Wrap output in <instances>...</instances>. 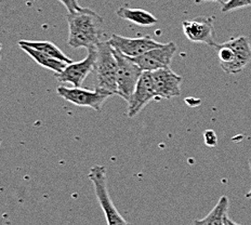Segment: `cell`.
I'll use <instances>...</instances> for the list:
<instances>
[{
  "mask_svg": "<svg viewBox=\"0 0 251 225\" xmlns=\"http://www.w3.org/2000/svg\"><path fill=\"white\" fill-rule=\"evenodd\" d=\"M206 1H213V2H219V3H224L223 0H195V3H201Z\"/></svg>",
  "mask_w": 251,
  "mask_h": 225,
  "instance_id": "20",
  "label": "cell"
},
{
  "mask_svg": "<svg viewBox=\"0 0 251 225\" xmlns=\"http://www.w3.org/2000/svg\"><path fill=\"white\" fill-rule=\"evenodd\" d=\"M18 44H19V46H26V47H29V48L38 50L40 52H43V53H46L52 57H54V59L65 62V63H67V64H72V63H74V61L70 59V57L64 53V52L57 48V47L53 43H50V41L20 40Z\"/></svg>",
  "mask_w": 251,
  "mask_h": 225,
  "instance_id": "16",
  "label": "cell"
},
{
  "mask_svg": "<svg viewBox=\"0 0 251 225\" xmlns=\"http://www.w3.org/2000/svg\"><path fill=\"white\" fill-rule=\"evenodd\" d=\"M98 51L97 48L89 49L88 55L80 62H74L67 65L61 73H55L54 77L60 82L72 83L75 88H81L88 75L94 70Z\"/></svg>",
  "mask_w": 251,
  "mask_h": 225,
  "instance_id": "8",
  "label": "cell"
},
{
  "mask_svg": "<svg viewBox=\"0 0 251 225\" xmlns=\"http://www.w3.org/2000/svg\"><path fill=\"white\" fill-rule=\"evenodd\" d=\"M2 1H4V0H0V2H2Z\"/></svg>",
  "mask_w": 251,
  "mask_h": 225,
  "instance_id": "24",
  "label": "cell"
},
{
  "mask_svg": "<svg viewBox=\"0 0 251 225\" xmlns=\"http://www.w3.org/2000/svg\"><path fill=\"white\" fill-rule=\"evenodd\" d=\"M20 48L24 52H26V54H28L31 59H33L36 63H38L39 65L45 67V69L53 71L54 73H61L67 65H69L65 62L54 59V57H52L46 53H43V52H40L36 49L29 48V47L20 46Z\"/></svg>",
  "mask_w": 251,
  "mask_h": 225,
  "instance_id": "15",
  "label": "cell"
},
{
  "mask_svg": "<svg viewBox=\"0 0 251 225\" xmlns=\"http://www.w3.org/2000/svg\"><path fill=\"white\" fill-rule=\"evenodd\" d=\"M227 210L228 198L227 196H222L210 213H208L203 219L195 220L193 225H226Z\"/></svg>",
  "mask_w": 251,
  "mask_h": 225,
  "instance_id": "14",
  "label": "cell"
},
{
  "mask_svg": "<svg viewBox=\"0 0 251 225\" xmlns=\"http://www.w3.org/2000/svg\"><path fill=\"white\" fill-rule=\"evenodd\" d=\"M176 49V45L170 41L168 44H163L158 48L145 52L142 55L130 57V59L135 64H138L143 72H155L163 69H169Z\"/></svg>",
  "mask_w": 251,
  "mask_h": 225,
  "instance_id": "7",
  "label": "cell"
},
{
  "mask_svg": "<svg viewBox=\"0 0 251 225\" xmlns=\"http://www.w3.org/2000/svg\"><path fill=\"white\" fill-rule=\"evenodd\" d=\"M203 141H205V144L209 146V148H214L218 144L217 133L211 129L206 130L205 133H203Z\"/></svg>",
  "mask_w": 251,
  "mask_h": 225,
  "instance_id": "19",
  "label": "cell"
},
{
  "mask_svg": "<svg viewBox=\"0 0 251 225\" xmlns=\"http://www.w3.org/2000/svg\"><path fill=\"white\" fill-rule=\"evenodd\" d=\"M96 90L117 94V61L108 41H101L97 47Z\"/></svg>",
  "mask_w": 251,
  "mask_h": 225,
  "instance_id": "3",
  "label": "cell"
},
{
  "mask_svg": "<svg viewBox=\"0 0 251 225\" xmlns=\"http://www.w3.org/2000/svg\"><path fill=\"white\" fill-rule=\"evenodd\" d=\"M69 40L73 48H97L101 43L102 25L104 20L93 10L85 8L82 11L67 13Z\"/></svg>",
  "mask_w": 251,
  "mask_h": 225,
  "instance_id": "1",
  "label": "cell"
},
{
  "mask_svg": "<svg viewBox=\"0 0 251 225\" xmlns=\"http://www.w3.org/2000/svg\"><path fill=\"white\" fill-rule=\"evenodd\" d=\"M116 14L118 18L129 21L135 25L142 26V27H150V26L157 23V19L153 14L142 9L120 7L117 9Z\"/></svg>",
  "mask_w": 251,
  "mask_h": 225,
  "instance_id": "13",
  "label": "cell"
},
{
  "mask_svg": "<svg viewBox=\"0 0 251 225\" xmlns=\"http://www.w3.org/2000/svg\"><path fill=\"white\" fill-rule=\"evenodd\" d=\"M218 52L220 66L226 74H238L251 62L249 38L239 36L214 47Z\"/></svg>",
  "mask_w": 251,
  "mask_h": 225,
  "instance_id": "2",
  "label": "cell"
},
{
  "mask_svg": "<svg viewBox=\"0 0 251 225\" xmlns=\"http://www.w3.org/2000/svg\"><path fill=\"white\" fill-rule=\"evenodd\" d=\"M151 76H153L157 100H161V99L169 100V99L181 96L183 78L176 74L170 67L151 72Z\"/></svg>",
  "mask_w": 251,
  "mask_h": 225,
  "instance_id": "12",
  "label": "cell"
},
{
  "mask_svg": "<svg viewBox=\"0 0 251 225\" xmlns=\"http://www.w3.org/2000/svg\"><path fill=\"white\" fill-rule=\"evenodd\" d=\"M115 50L128 57H137L144 54L151 49L158 48L161 43H157L151 37H139V38H128L119 35H112L109 40H107Z\"/></svg>",
  "mask_w": 251,
  "mask_h": 225,
  "instance_id": "11",
  "label": "cell"
},
{
  "mask_svg": "<svg viewBox=\"0 0 251 225\" xmlns=\"http://www.w3.org/2000/svg\"><path fill=\"white\" fill-rule=\"evenodd\" d=\"M57 94L65 101L70 102L74 105L90 107L96 112H101V109L108 98L112 97L111 93L102 92L99 90H87L82 88H67V87H57Z\"/></svg>",
  "mask_w": 251,
  "mask_h": 225,
  "instance_id": "6",
  "label": "cell"
},
{
  "mask_svg": "<svg viewBox=\"0 0 251 225\" xmlns=\"http://www.w3.org/2000/svg\"><path fill=\"white\" fill-rule=\"evenodd\" d=\"M249 167H250V171H251V157L249 158ZM246 197L249 198V200H251V188H250V191L247 193V194H246Z\"/></svg>",
  "mask_w": 251,
  "mask_h": 225,
  "instance_id": "21",
  "label": "cell"
},
{
  "mask_svg": "<svg viewBox=\"0 0 251 225\" xmlns=\"http://www.w3.org/2000/svg\"><path fill=\"white\" fill-rule=\"evenodd\" d=\"M246 7H251V0H227L226 2L222 4L221 11L226 13Z\"/></svg>",
  "mask_w": 251,
  "mask_h": 225,
  "instance_id": "17",
  "label": "cell"
},
{
  "mask_svg": "<svg viewBox=\"0 0 251 225\" xmlns=\"http://www.w3.org/2000/svg\"><path fill=\"white\" fill-rule=\"evenodd\" d=\"M113 50L117 61V96L129 101L143 71L130 57L124 55L122 52L114 48Z\"/></svg>",
  "mask_w": 251,
  "mask_h": 225,
  "instance_id": "5",
  "label": "cell"
},
{
  "mask_svg": "<svg viewBox=\"0 0 251 225\" xmlns=\"http://www.w3.org/2000/svg\"><path fill=\"white\" fill-rule=\"evenodd\" d=\"M1 144H2V139L0 138V148H1Z\"/></svg>",
  "mask_w": 251,
  "mask_h": 225,
  "instance_id": "23",
  "label": "cell"
},
{
  "mask_svg": "<svg viewBox=\"0 0 251 225\" xmlns=\"http://www.w3.org/2000/svg\"><path fill=\"white\" fill-rule=\"evenodd\" d=\"M226 225H239V224L235 223V222L232 221V220H229L228 218H226Z\"/></svg>",
  "mask_w": 251,
  "mask_h": 225,
  "instance_id": "22",
  "label": "cell"
},
{
  "mask_svg": "<svg viewBox=\"0 0 251 225\" xmlns=\"http://www.w3.org/2000/svg\"><path fill=\"white\" fill-rule=\"evenodd\" d=\"M153 100H157V97L151 72H143L128 101V117L137 116Z\"/></svg>",
  "mask_w": 251,
  "mask_h": 225,
  "instance_id": "9",
  "label": "cell"
},
{
  "mask_svg": "<svg viewBox=\"0 0 251 225\" xmlns=\"http://www.w3.org/2000/svg\"><path fill=\"white\" fill-rule=\"evenodd\" d=\"M59 1L64 4V7L67 9L69 13L79 12L85 9V8H82L79 3H78L77 0H59Z\"/></svg>",
  "mask_w": 251,
  "mask_h": 225,
  "instance_id": "18",
  "label": "cell"
},
{
  "mask_svg": "<svg viewBox=\"0 0 251 225\" xmlns=\"http://www.w3.org/2000/svg\"><path fill=\"white\" fill-rule=\"evenodd\" d=\"M212 17H200L194 20L183 21L182 29L185 37L192 43H201L216 47L214 25Z\"/></svg>",
  "mask_w": 251,
  "mask_h": 225,
  "instance_id": "10",
  "label": "cell"
},
{
  "mask_svg": "<svg viewBox=\"0 0 251 225\" xmlns=\"http://www.w3.org/2000/svg\"><path fill=\"white\" fill-rule=\"evenodd\" d=\"M88 177L92 183L94 193L105 216L107 225H131L118 212L109 196L105 167L101 165L92 166L89 170Z\"/></svg>",
  "mask_w": 251,
  "mask_h": 225,
  "instance_id": "4",
  "label": "cell"
}]
</instances>
